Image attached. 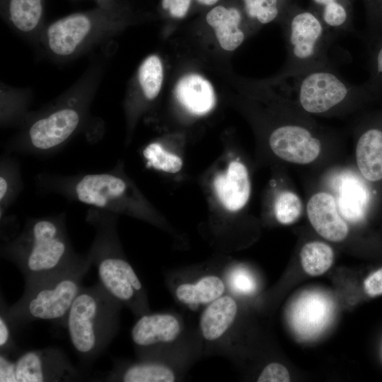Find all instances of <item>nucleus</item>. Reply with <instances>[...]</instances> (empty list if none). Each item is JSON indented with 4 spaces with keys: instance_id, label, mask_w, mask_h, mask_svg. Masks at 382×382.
I'll return each instance as SVG.
<instances>
[{
    "instance_id": "1",
    "label": "nucleus",
    "mask_w": 382,
    "mask_h": 382,
    "mask_svg": "<svg viewBox=\"0 0 382 382\" xmlns=\"http://www.w3.org/2000/svg\"><path fill=\"white\" fill-rule=\"evenodd\" d=\"M0 252L19 269L25 284L67 269L86 255L74 250L65 213L28 219L18 234L4 241Z\"/></svg>"
},
{
    "instance_id": "2",
    "label": "nucleus",
    "mask_w": 382,
    "mask_h": 382,
    "mask_svg": "<svg viewBox=\"0 0 382 382\" xmlns=\"http://www.w3.org/2000/svg\"><path fill=\"white\" fill-rule=\"evenodd\" d=\"M117 219L116 214L89 207L86 220L94 227L95 235L86 254L102 286L122 306L140 313L145 310L143 286L122 253Z\"/></svg>"
},
{
    "instance_id": "3",
    "label": "nucleus",
    "mask_w": 382,
    "mask_h": 382,
    "mask_svg": "<svg viewBox=\"0 0 382 382\" xmlns=\"http://www.w3.org/2000/svg\"><path fill=\"white\" fill-rule=\"evenodd\" d=\"M122 306L99 282L82 286L64 327L72 347L83 363H92L109 347L118 330Z\"/></svg>"
},
{
    "instance_id": "4",
    "label": "nucleus",
    "mask_w": 382,
    "mask_h": 382,
    "mask_svg": "<svg viewBox=\"0 0 382 382\" xmlns=\"http://www.w3.org/2000/svg\"><path fill=\"white\" fill-rule=\"evenodd\" d=\"M117 165L100 173L64 175L42 173L36 185L45 192L59 195L66 199L116 214L144 211L140 197Z\"/></svg>"
},
{
    "instance_id": "5",
    "label": "nucleus",
    "mask_w": 382,
    "mask_h": 382,
    "mask_svg": "<svg viewBox=\"0 0 382 382\" xmlns=\"http://www.w3.org/2000/svg\"><path fill=\"white\" fill-rule=\"evenodd\" d=\"M91 266L86 254L81 261L67 269L25 284L21 297L6 306L14 330L35 320H48L64 327L69 311Z\"/></svg>"
},
{
    "instance_id": "6",
    "label": "nucleus",
    "mask_w": 382,
    "mask_h": 382,
    "mask_svg": "<svg viewBox=\"0 0 382 382\" xmlns=\"http://www.w3.org/2000/svg\"><path fill=\"white\" fill-rule=\"evenodd\" d=\"M285 18L287 63L284 74L321 67H335L337 36L313 10L292 8Z\"/></svg>"
},
{
    "instance_id": "7",
    "label": "nucleus",
    "mask_w": 382,
    "mask_h": 382,
    "mask_svg": "<svg viewBox=\"0 0 382 382\" xmlns=\"http://www.w3.org/2000/svg\"><path fill=\"white\" fill-rule=\"evenodd\" d=\"M283 89L306 112L324 114L371 93L365 83L353 85L332 66L283 74Z\"/></svg>"
},
{
    "instance_id": "8",
    "label": "nucleus",
    "mask_w": 382,
    "mask_h": 382,
    "mask_svg": "<svg viewBox=\"0 0 382 382\" xmlns=\"http://www.w3.org/2000/svg\"><path fill=\"white\" fill-rule=\"evenodd\" d=\"M81 378L80 371L59 347L0 354L1 382H64Z\"/></svg>"
},
{
    "instance_id": "9",
    "label": "nucleus",
    "mask_w": 382,
    "mask_h": 382,
    "mask_svg": "<svg viewBox=\"0 0 382 382\" xmlns=\"http://www.w3.org/2000/svg\"><path fill=\"white\" fill-rule=\"evenodd\" d=\"M83 120L78 107L63 105L30 123L22 137L6 146L7 152L49 156L60 151L76 133Z\"/></svg>"
},
{
    "instance_id": "10",
    "label": "nucleus",
    "mask_w": 382,
    "mask_h": 382,
    "mask_svg": "<svg viewBox=\"0 0 382 382\" xmlns=\"http://www.w3.org/2000/svg\"><path fill=\"white\" fill-rule=\"evenodd\" d=\"M110 3L91 12L75 13L51 23L47 29L50 50L59 56L72 54L86 38L95 23L108 11Z\"/></svg>"
},
{
    "instance_id": "11",
    "label": "nucleus",
    "mask_w": 382,
    "mask_h": 382,
    "mask_svg": "<svg viewBox=\"0 0 382 382\" xmlns=\"http://www.w3.org/2000/svg\"><path fill=\"white\" fill-rule=\"evenodd\" d=\"M269 144L276 156L298 164L313 162L321 150L320 141L310 129L296 122L284 123L274 129Z\"/></svg>"
},
{
    "instance_id": "12",
    "label": "nucleus",
    "mask_w": 382,
    "mask_h": 382,
    "mask_svg": "<svg viewBox=\"0 0 382 382\" xmlns=\"http://www.w3.org/2000/svg\"><path fill=\"white\" fill-rule=\"evenodd\" d=\"M334 311L332 300L319 291H307L293 303L290 320L295 332L301 338L316 337L328 326Z\"/></svg>"
},
{
    "instance_id": "13",
    "label": "nucleus",
    "mask_w": 382,
    "mask_h": 382,
    "mask_svg": "<svg viewBox=\"0 0 382 382\" xmlns=\"http://www.w3.org/2000/svg\"><path fill=\"white\" fill-rule=\"evenodd\" d=\"M309 221L318 234L327 240L339 242L348 234V226L338 212L335 199L329 193L318 192L307 204Z\"/></svg>"
},
{
    "instance_id": "14",
    "label": "nucleus",
    "mask_w": 382,
    "mask_h": 382,
    "mask_svg": "<svg viewBox=\"0 0 382 382\" xmlns=\"http://www.w3.org/2000/svg\"><path fill=\"white\" fill-rule=\"evenodd\" d=\"M178 320L168 313H145L132 328L134 344L140 348H151L173 342L180 335Z\"/></svg>"
},
{
    "instance_id": "15",
    "label": "nucleus",
    "mask_w": 382,
    "mask_h": 382,
    "mask_svg": "<svg viewBox=\"0 0 382 382\" xmlns=\"http://www.w3.org/2000/svg\"><path fill=\"white\" fill-rule=\"evenodd\" d=\"M214 188L220 203L226 209L231 212L241 209L250 195V183L246 167L241 162L231 161L225 171L215 177Z\"/></svg>"
},
{
    "instance_id": "16",
    "label": "nucleus",
    "mask_w": 382,
    "mask_h": 382,
    "mask_svg": "<svg viewBox=\"0 0 382 382\" xmlns=\"http://www.w3.org/2000/svg\"><path fill=\"white\" fill-rule=\"evenodd\" d=\"M175 96L180 104L195 115L209 113L216 103L212 85L197 74H188L181 77L175 85Z\"/></svg>"
},
{
    "instance_id": "17",
    "label": "nucleus",
    "mask_w": 382,
    "mask_h": 382,
    "mask_svg": "<svg viewBox=\"0 0 382 382\" xmlns=\"http://www.w3.org/2000/svg\"><path fill=\"white\" fill-rule=\"evenodd\" d=\"M206 21L224 50L233 51L243 42L245 33L241 27L242 15L237 8L217 6L207 13Z\"/></svg>"
},
{
    "instance_id": "18",
    "label": "nucleus",
    "mask_w": 382,
    "mask_h": 382,
    "mask_svg": "<svg viewBox=\"0 0 382 382\" xmlns=\"http://www.w3.org/2000/svg\"><path fill=\"white\" fill-rule=\"evenodd\" d=\"M173 370L166 364L154 360H144L129 365L116 364L104 378L107 381L173 382Z\"/></svg>"
},
{
    "instance_id": "19",
    "label": "nucleus",
    "mask_w": 382,
    "mask_h": 382,
    "mask_svg": "<svg viewBox=\"0 0 382 382\" xmlns=\"http://www.w3.org/2000/svg\"><path fill=\"white\" fill-rule=\"evenodd\" d=\"M238 311L235 300L229 296H220L205 308L199 320L204 338L209 341L220 338L233 324Z\"/></svg>"
},
{
    "instance_id": "20",
    "label": "nucleus",
    "mask_w": 382,
    "mask_h": 382,
    "mask_svg": "<svg viewBox=\"0 0 382 382\" xmlns=\"http://www.w3.org/2000/svg\"><path fill=\"white\" fill-rule=\"evenodd\" d=\"M356 158L361 175L368 180L382 179V130L370 128L359 137Z\"/></svg>"
},
{
    "instance_id": "21",
    "label": "nucleus",
    "mask_w": 382,
    "mask_h": 382,
    "mask_svg": "<svg viewBox=\"0 0 382 382\" xmlns=\"http://www.w3.org/2000/svg\"><path fill=\"white\" fill-rule=\"evenodd\" d=\"M337 205L342 216L356 223L364 217L368 192L364 184L350 173L342 175L337 182Z\"/></svg>"
},
{
    "instance_id": "22",
    "label": "nucleus",
    "mask_w": 382,
    "mask_h": 382,
    "mask_svg": "<svg viewBox=\"0 0 382 382\" xmlns=\"http://www.w3.org/2000/svg\"><path fill=\"white\" fill-rule=\"evenodd\" d=\"M23 188L20 163L6 151L0 158V216L6 214Z\"/></svg>"
},
{
    "instance_id": "23",
    "label": "nucleus",
    "mask_w": 382,
    "mask_h": 382,
    "mask_svg": "<svg viewBox=\"0 0 382 382\" xmlns=\"http://www.w3.org/2000/svg\"><path fill=\"white\" fill-rule=\"evenodd\" d=\"M2 4L6 18L20 31H32L42 21L44 0H2Z\"/></svg>"
},
{
    "instance_id": "24",
    "label": "nucleus",
    "mask_w": 382,
    "mask_h": 382,
    "mask_svg": "<svg viewBox=\"0 0 382 382\" xmlns=\"http://www.w3.org/2000/svg\"><path fill=\"white\" fill-rule=\"evenodd\" d=\"M313 9L335 34L350 31L352 0H311Z\"/></svg>"
},
{
    "instance_id": "25",
    "label": "nucleus",
    "mask_w": 382,
    "mask_h": 382,
    "mask_svg": "<svg viewBox=\"0 0 382 382\" xmlns=\"http://www.w3.org/2000/svg\"><path fill=\"white\" fill-rule=\"evenodd\" d=\"M222 279L215 275L204 276L195 284H183L178 286L175 295L179 301L190 305L211 303L224 291Z\"/></svg>"
},
{
    "instance_id": "26",
    "label": "nucleus",
    "mask_w": 382,
    "mask_h": 382,
    "mask_svg": "<svg viewBox=\"0 0 382 382\" xmlns=\"http://www.w3.org/2000/svg\"><path fill=\"white\" fill-rule=\"evenodd\" d=\"M303 270L311 276L325 273L331 267L334 253L328 244L320 242H309L303 245L300 253Z\"/></svg>"
},
{
    "instance_id": "27",
    "label": "nucleus",
    "mask_w": 382,
    "mask_h": 382,
    "mask_svg": "<svg viewBox=\"0 0 382 382\" xmlns=\"http://www.w3.org/2000/svg\"><path fill=\"white\" fill-rule=\"evenodd\" d=\"M138 80L147 100H154L158 96L163 84V68L157 55L151 54L144 59L139 68Z\"/></svg>"
},
{
    "instance_id": "28",
    "label": "nucleus",
    "mask_w": 382,
    "mask_h": 382,
    "mask_svg": "<svg viewBox=\"0 0 382 382\" xmlns=\"http://www.w3.org/2000/svg\"><path fill=\"white\" fill-rule=\"evenodd\" d=\"M146 165L157 170L168 173L179 172L183 167V160L175 154L166 150L158 142L149 144L143 150Z\"/></svg>"
},
{
    "instance_id": "29",
    "label": "nucleus",
    "mask_w": 382,
    "mask_h": 382,
    "mask_svg": "<svg viewBox=\"0 0 382 382\" xmlns=\"http://www.w3.org/2000/svg\"><path fill=\"white\" fill-rule=\"evenodd\" d=\"M282 2L283 0H243L245 15L259 25L276 20L281 13Z\"/></svg>"
},
{
    "instance_id": "30",
    "label": "nucleus",
    "mask_w": 382,
    "mask_h": 382,
    "mask_svg": "<svg viewBox=\"0 0 382 382\" xmlns=\"http://www.w3.org/2000/svg\"><path fill=\"white\" fill-rule=\"evenodd\" d=\"M274 209L279 222L289 224L294 222L301 215V202L295 193L283 192L276 199Z\"/></svg>"
},
{
    "instance_id": "31",
    "label": "nucleus",
    "mask_w": 382,
    "mask_h": 382,
    "mask_svg": "<svg viewBox=\"0 0 382 382\" xmlns=\"http://www.w3.org/2000/svg\"><path fill=\"white\" fill-rule=\"evenodd\" d=\"M369 73L366 86L371 93H382V35L370 38Z\"/></svg>"
},
{
    "instance_id": "32",
    "label": "nucleus",
    "mask_w": 382,
    "mask_h": 382,
    "mask_svg": "<svg viewBox=\"0 0 382 382\" xmlns=\"http://www.w3.org/2000/svg\"><path fill=\"white\" fill-rule=\"evenodd\" d=\"M6 306L4 301L1 299L0 309V354L13 355L20 350L13 337L15 330L7 316Z\"/></svg>"
},
{
    "instance_id": "33",
    "label": "nucleus",
    "mask_w": 382,
    "mask_h": 382,
    "mask_svg": "<svg viewBox=\"0 0 382 382\" xmlns=\"http://www.w3.org/2000/svg\"><path fill=\"white\" fill-rule=\"evenodd\" d=\"M370 37L382 35V0H363Z\"/></svg>"
},
{
    "instance_id": "34",
    "label": "nucleus",
    "mask_w": 382,
    "mask_h": 382,
    "mask_svg": "<svg viewBox=\"0 0 382 382\" xmlns=\"http://www.w3.org/2000/svg\"><path fill=\"white\" fill-rule=\"evenodd\" d=\"M231 284L236 291L243 294H252L256 289L254 277L248 270L243 268L233 272Z\"/></svg>"
},
{
    "instance_id": "35",
    "label": "nucleus",
    "mask_w": 382,
    "mask_h": 382,
    "mask_svg": "<svg viewBox=\"0 0 382 382\" xmlns=\"http://www.w3.org/2000/svg\"><path fill=\"white\" fill-rule=\"evenodd\" d=\"M290 376L286 368L277 362L270 363L262 371L258 382H288Z\"/></svg>"
},
{
    "instance_id": "36",
    "label": "nucleus",
    "mask_w": 382,
    "mask_h": 382,
    "mask_svg": "<svg viewBox=\"0 0 382 382\" xmlns=\"http://www.w3.org/2000/svg\"><path fill=\"white\" fill-rule=\"evenodd\" d=\"M191 0H161V6L170 16L182 18L190 7Z\"/></svg>"
},
{
    "instance_id": "37",
    "label": "nucleus",
    "mask_w": 382,
    "mask_h": 382,
    "mask_svg": "<svg viewBox=\"0 0 382 382\" xmlns=\"http://www.w3.org/2000/svg\"><path fill=\"white\" fill-rule=\"evenodd\" d=\"M364 290L371 297L382 294V268L371 273L364 280Z\"/></svg>"
},
{
    "instance_id": "38",
    "label": "nucleus",
    "mask_w": 382,
    "mask_h": 382,
    "mask_svg": "<svg viewBox=\"0 0 382 382\" xmlns=\"http://www.w3.org/2000/svg\"><path fill=\"white\" fill-rule=\"evenodd\" d=\"M199 4L205 6H212L216 4L219 0H197Z\"/></svg>"
}]
</instances>
